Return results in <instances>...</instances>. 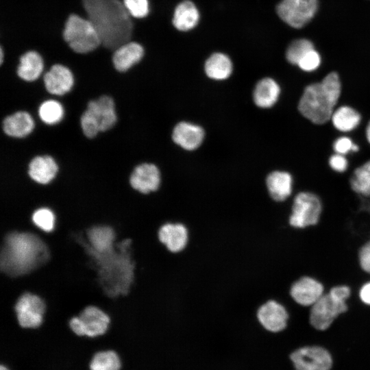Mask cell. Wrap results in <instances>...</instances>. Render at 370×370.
Listing matches in <instances>:
<instances>
[{"mask_svg": "<svg viewBox=\"0 0 370 370\" xmlns=\"http://www.w3.org/2000/svg\"><path fill=\"white\" fill-rule=\"evenodd\" d=\"M51 253L44 238L35 230H13L3 236L0 271L5 277L18 278L45 265Z\"/></svg>", "mask_w": 370, "mask_h": 370, "instance_id": "obj_1", "label": "cell"}, {"mask_svg": "<svg viewBox=\"0 0 370 370\" xmlns=\"http://www.w3.org/2000/svg\"><path fill=\"white\" fill-rule=\"evenodd\" d=\"M85 18L97 29L101 45L114 51L131 41L134 21L122 0H82Z\"/></svg>", "mask_w": 370, "mask_h": 370, "instance_id": "obj_2", "label": "cell"}, {"mask_svg": "<svg viewBox=\"0 0 370 370\" xmlns=\"http://www.w3.org/2000/svg\"><path fill=\"white\" fill-rule=\"evenodd\" d=\"M342 82L335 71L328 72L320 81L306 85L297 103L300 114L316 125L330 121L342 95Z\"/></svg>", "mask_w": 370, "mask_h": 370, "instance_id": "obj_3", "label": "cell"}, {"mask_svg": "<svg viewBox=\"0 0 370 370\" xmlns=\"http://www.w3.org/2000/svg\"><path fill=\"white\" fill-rule=\"evenodd\" d=\"M352 295L350 286L341 284L332 286L311 306L309 323L319 332L328 330L341 314L349 310L347 300Z\"/></svg>", "mask_w": 370, "mask_h": 370, "instance_id": "obj_4", "label": "cell"}, {"mask_svg": "<svg viewBox=\"0 0 370 370\" xmlns=\"http://www.w3.org/2000/svg\"><path fill=\"white\" fill-rule=\"evenodd\" d=\"M117 121L113 99L103 95L88 102L87 109L80 118V125L84 134L94 138L99 132L111 129Z\"/></svg>", "mask_w": 370, "mask_h": 370, "instance_id": "obj_5", "label": "cell"}, {"mask_svg": "<svg viewBox=\"0 0 370 370\" xmlns=\"http://www.w3.org/2000/svg\"><path fill=\"white\" fill-rule=\"evenodd\" d=\"M62 36L70 49L79 54L92 52L101 45L100 36L93 24L75 14L68 18Z\"/></svg>", "mask_w": 370, "mask_h": 370, "instance_id": "obj_6", "label": "cell"}, {"mask_svg": "<svg viewBox=\"0 0 370 370\" xmlns=\"http://www.w3.org/2000/svg\"><path fill=\"white\" fill-rule=\"evenodd\" d=\"M323 210L321 197L314 192L301 190L292 197L289 225L296 229H305L319 223Z\"/></svg>", "mask_w": 370, "mask_h": 370, "instance_id": "obj_7", "label": "cell"}, {"mask_svg": "<svg viewBox=\"0 0 370 370\" xmlns=\"http://www.w3.org/2000/svg\"><path fill=\"white\" fill-rule=\"evenodd\" d=\"M110 323L111 317L106 311L97 306L89 305L71 317L68 325L77 336L95 338L104 335L110 329Z\"/></svg>", "mask_w": 370, "mask_h": 370, "instance_id": "obj_8", "label": "cell"}, {"mask_svg": "<svg viewBox=\"0 0 370 370\" xmlns=\"http://www.w3.org/2000/svg\"><path fill=\"white\" fill-rule=\"evenodd\" d=\"M12 310L21 328L38 329L45 321L47 305L40 295L25 291L16 299Z\"/></svg>", "mask_w": 370, "mask_h": 370, "instance_id": "obj_9", "label": "cell"}, {"mask_svg": "<svg viewBox=\"0 0 370 370\" xmlns=\"http://www.w3.org/2000/svg\"><path fill=\"white\" fill-rule=\"evenodd\" d=\"M318 0H280L275 7L277 16L291 27L300 29L314 16Z\"/></svg>", "mask_w": 370, "mask_h": 370, "instance_id": "obj_10", "label": "cell"}, {"mask_svg": "<svg viewBox=\"0 0 370 370\" xmlns=\"http://www.w3.org/2000/svg\"><path fill=\"white\" fill-rule=\"evenodd\" d=\"M290 358L295 370H330L333 364L330 352L318 345L299 347Z\"/></svg>", "mask_w": 370, "mask_h": 370, "instance_id": "obj_11", "label": "cell"}, {"mask_svg": "<svg viewBox=\"0 0 370 370\" xmlns=\"http://www.w3.org/2000/svg\"><path fill=\"white\" fill-rule=\"evenodd\" d=\"M256 317L264 330L272 334H278L286 329L290 314L282 303L275 299H269L260 306Z\"/></svg>", "mask_w": 370, "mask_h": 370, "instance_id": "obj_12", "label": "cell"}, {"mask_svg": "<svg viewBox=\"0 0 370 370\" xmlns=\"http://www.w3.org/2000/svg\"><path fill=\"white\" fill-rule=\"evenodd\" d=\"M325 292L324 285L316 278L304 275L291 286L290 295L298 305L310 308Z\"/></svg>", "mask_w": 370, "mask_h": 370, "instance_id": "obj_13", "label": "cell"}, {"mask_svg": "<svg viewBox=\"0 0 370 370\" xmlns=\"http://www.w3.org/2000/svg\"><path fill=\"white\" fill-rule=\"evenodd\" d=\"M131 187L145 195L156 192L160 186V174L153 164L143 163L137 166L130 177Z\"/></svg>", "mask_w": 370, "mask_h": 370, "instance_id": "obj_14", "label": "cell"}, {"mask_svg": "<svg viewBox=\"0 0 370 370\" xmlns=\"http://www.w3.org/2000/svg\"><path fill=\"white\" fill-rule=\"evenodd\" d=\"M158 237L169 251L177 254L184 251L188 245L189 231L182 223L167 222L159 228Z\"/></svg>", "mask_w": 370, "mask_h": 370, "instance_id": "obj_15", "label": "cell"}, {"mask_svg": "<svg viewBox=\"0 0 370 370\" xmlns=\"http://www.w3.org/2000/svg\"><path fill=\"white\" fill-rule=\"evenodd\" d=\"M46 90L55 95H63L69 92L74 84L72 71L62 64H54L43 75Z\"/></svg>", "mask_w": 370, "mask_h": 370, "instance_id": "obj_16", "label": "cell"}, {"mask_svg": "<svg viewBox=\"0 0 370 370\" xmlns=\"http://www.w3.org/2000/svg\"><path fill=\"white\" fill-rule=\"evenodd\" d=\"M294 177L288 171L276 170L267 177L265 186L270 198L278 203L291 198L294 192Z\"/></svg>", "mask_w": 370, "mask_h": 370, "instance_id": "obj_17", "label": "cell"}, {"mask_svg": "<svg viewBox=\"0 0 370 370\" xmlns=\"http://www.w3.org/2000/svg\"><path fill=\"white\" fill-rule=\"evenodd\" d=\"M145 49L137 42H127L112 51V63L114 70L126 73L139 64L145 56Z\"/></svg>", "mask_w": 370, "mask_h": 370, "instance_id": "obj_18", "label": "cell"}, {"mask_svg": "<svg viewBox=\"0 0 370 370\" xmlns=\"http://www.w3.org/2000/svg\"><path fill=\"white\" fill-rule=\"evenodd\" d=\"M201 12L197 4L192 0H182L174 8L172 25L180 32H189L199 24Z\"/></svg>", "mask_w": 370, "mask_h": 370, "instance_id": "obj_19", "label": "cell"}, {"mask_svg": "<svg viewBox=\"0 0 370 370\" xmlns=\"http://www.w3.org/2000/svg\"><path fill=\"white\" fill-rule=\"evenodd\" d=\"M362 116L354 107L347 104H340L334 110L330 123L334 128L341 134H349L361 125Z\"/></svg>", "mask_w": 370, "mask_h": 370, "instance_id": "obj_20", "label": "cell"}, {"mask_svg": "<svg viewBox=\"0 0 370 370\" xmlns=\"http://www.w3.org/2000/svg\"><path fill=\"white\" fill-rule=\"evenodd\" d=\"M86 236L89 246L101 253L112 249L117 238L114 229L106 224H97L88 227L86 230Z\"/></svg>", "mask_w": 370, "mask_h": 370, "instance_id": "obj_21", "label": "cell"}, {"mask_svg": "<svg viewBox=\"0 0 370 370\" xmlns=\"http://www.w3.org/2000/svg\"><path fill=\"white\" fill-rule=\"evenodd\" d=\"M45 66L42 56L36 51H29L20 56L16 73L21 79L32 82L40 77Z\"/></svg>", "mask_w": 370, "mask_h": 370, "instance_id": "obj_22", "label": "cell"}, {"mask_svg": "<svg viewBox=\"0 0 370 370\" xmlns=\"http://www.w3.org/2000/svg\"><path fill=\"white\" fill-rule=\"evenodd\" d=\"M58 166L55 160L48 155L34 157L28 166L30 178L39 184H48L56 176Z\"/></svg>", "mask_w": 370, "mask_h": 370, "instance_id": "obj_23", "label": "cell"}, {"mask_svg": "<svg viewBox=\"0 0 370 370\" xmlns=\"http://www.w3.org/2000/svg\"><path fill=\"white\" fill-rule=\"evenodd\" d=\"M204 136V130L187 122H181L174 127L172 138L173 141L186 150L197 149L202 143Z\"/></svg>", "mask_w": 370, "mask_h": 370, "instance_id": "obj_24", "label": "cell"}, {"mask_svg": "<svg viewBox=\"0 0 370 370\" xmlns=\"http://www.w3.org/2000/svg\"><path fill=\"white\" fill-rule=\"evenodd\" d=\"M204 69L209 78L214 80H224L232 75L233 63L227 53L214 51L206 58Z\"/></svg>", "mask_w": 370, "mask_h": 370, "instance_id": "obj_25", "label": "cell"}, {"mask_svg": "<svg viewBox=\"0 0 370 370\" xmlns=\"http://www.w3.org/2000/svg\"><path fill=\"white\" fill-rule=\"evenodd\" d=\"M4 133L14 138H24L34 128V121L32 116L25 111H18L6 116L3 121Z\"/></svg>", "mask_w": 370, "mask_h": 370, "instance_id": "obj_26", "label": "cell"}, {"mask_svg": "<svg viewBox=\"0 0 370 370\" xmlns=\"http://www.w3.org/2000/svg\"><path fill=\"white\" fill-rule=\"evenodd\" d=\"M281 93L280 84L271 77L261 79L256 85L253 97L256 106L262 108L273 107L278 101Z\"/></svg>", "mask_w": 370, "mask_h": 370, "instance_id": "obj_27", "label": "cell"}, {"mask_svg": "<svg viewBox=\"0 0 370 370\" xmlns=\"http://www.w3.org/2000/svg\"><path fill=\"white\" fill-rule=\"evenodd\" d=\"M349 184L355 193L370 197V159L352 171L349 176Z\"/></svg>", "mask_w": 370, "mask_h": 370, "instance_id": "obj_28", "label": "cell"}, {"mask_svg": "<svg viewBox=\"0 0 370 370\" xmlns=\"http://www.w3.org/2000/svg\"><path fill=\"white\" fill-rule=\"evenodd\" d=\"M30 220L34 229L43 233H51L56 228V214L48 207L36 208L31 214Z\"/></svg>", "mask_w": 370, "mask_h": 370, "instance_id": "obj_29", "label": "cell"}, {"mask_svg": "<svg viewBox=\"0 0 370 370\" xmlns=\"http://www.w3.org/2000/svg\"><path fill=\"white\" fill-rule=\"evenodd\" d=\"M121 368V358L113 350L96 352L89 364L90 370H120Z\"/></svg>", "mask_w": 370, "mask_h": 370, "instance_id": "obj_30", "label": "cell"}, {"mask_svg": "<svg viewBox=\"0 0 370 370\" xmlns=\"http://www.w3.org/2000/svg\"><path fill=\"white\" fill-rule=\"evenodd\" d=\"M38 114L42 122L47 125L59 123L64 116V109L60 103L56 100L42 102L38 109Z\"/></svg>", "mask_w": 370, "mask_h": 370, "instance_id": "obj_31", "label": "cell"}, {"mask_svg": "<svg viewBox=\"0 0 370 370\" xmlns=\"http://www.w3.org/2000/svg\"><path fill=\"white\" fill-rule=\"evenodd\" d=\"M313 49H314L313 43L308 39L294 40L286 49L285 58L290 64L297 66L301 58Z\"/></svg>", "mask_w": 370, "mask_h": 370, "instance_id": "obj_32", "label": "cell"}, {"mask_svg": "<svg viewBox=\"0 0 370 370\" xmlns=\"http://www.w3.org/2000/svg\"><path fill=\"white\" fill-rule=\"evenodd\" d=\"M332 149L334 153L347 156L358 153L361 147L349 134H341L334 140Z\"/></svg>", "mask_w": 370, "mask_h": 370, "instance_id": "obj_33", "label": "cell"}, {"mask_svg": "<svg viewBox=\"0 0 370 370\" xmlns=\"http://www.w3.org/2000/svg\"><path fill=\"white\" fill-rule=\"evenodd\" d=\"M124 6L134 18H143L150 12L149 0H123Z\"/></svg>", "mask_w": 370, "mask_h": 370, "instance_id": "obj_34", "label": "cell"}, {"mask_svg": "<svg viewBox=\"0 0 370 370\" xmlns=\"http://www.w3.org/2000/svg\"><path fill=\"white\" fill-rule=\"evenodd\" d=\"M321 64V57L314 49L307 52L297 66L303 72L310 73L317 71Z\"/></svg>", "mask_w": 370, "mask_h": 370, "instance_id": "obj_35", "label": "cell"}, {"mask_svg": "<svg viewBox=\"0 0 370 370\" xmlns=\"http://www.w3.org/2000/svg\"><path fill=\"white\" fill-rule=\"evenodd\" d=\"M328 162L332 171L340 174L346 173L350 166L347 156L334 152L330 156Z\"/></svg>", "mask_w": 370, "mask_h": 370, "instance_id": "obj_36", "label": "cell"}, {"mask_svg": "<svg viewBox=\"0 0 370 370\" xmlns=\"http://www.w3.org/2000/svg\"><path fill=\"white\" fill-rule=\"evenodd\" d=\"M358 260L362 270L370 275V240L367 241L359 249Z\"/></svg>", "mask_w": 370, "mask_h": 370, "instance_id": "obj_37", "label": "cell"}, {"mask_svg": "<svg viewBox=\"0 0 370 370\" xmlns=\"http://www.w3.org/2000/svg\"><path fill=\"white\" fill-rule=\"evenodd\" d=\"M358 295L360 301L370 306V280L365 282L360 288Z\"/></svg>", "mask_w": 370, "mask_h": 370, "instance_id": "obj_38", "label": "cell"}, {"mask_svg": "<svg viewBox=\"0 0 370 370\" xmlns=\"http://www.w3.org/2000/svg\"><path fill=\"white\" fill-rule=\"evenodd\" d=\"M365 137L368 144L370 145V120L367 122L365 127Z\"/></svg>", "mask_w": 370, "mask_h": 370, "instance_id": "obj_39", "label": "cell"}, {"mask_svg": "<svg viewBox=\"0 0 370 370\" xmlns=\"http://www.w3.org/2000/svg\"><path fill=\"white\" fill-rule=\"evenodd\" d=\"M0 370H9V369L6 366L1 365L0 366Z\"/></svg>", "mask_w": 370, "mask_h": 370, "instance_id": "obj_40", "label": "cell"}]
</instances>
